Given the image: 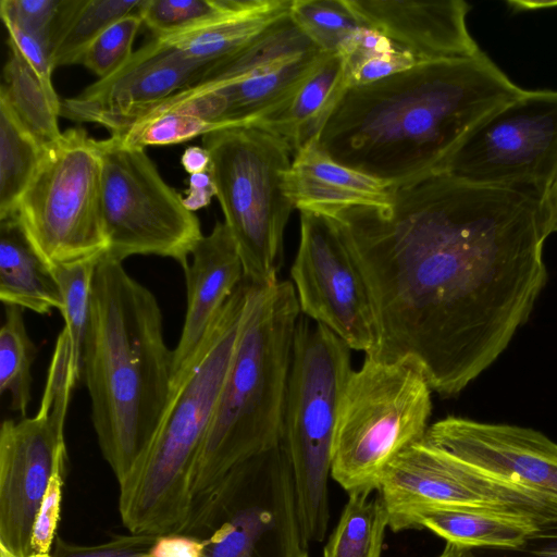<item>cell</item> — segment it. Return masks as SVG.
I'll return each instance as SVG.
<instances>
[{
    "label": "cell",
    "instance_id": "6da1fadb",
    "mask_svg": "<svg viewBox=\"0 0 557 557\" xmlns=\"http://www.w3.org/2000/svg\"><path fill=\"white\" fill-rule=\"evenodd\" d=\"M387 206H350L339 224L368 282L371 355L408 359L433 392L459 394L505 351L547 282L541 202L437 171L391 186Z\"/></svg>",
    "mask_w": 557,
    "mask_h": 557
},
{
    "label": "cell",
    "instance_id": "7a4b0ae2",
    "mask_svg": "<svg viewBox=\"0 0 557 557\" xmlns=\"http://www.w3.org/2000/svg\"><path fill=\"white\" fill-rule=\"evenodd\" d=\"M524 91L484 51L421 62L347 88L317 144L337 163L399 185L441 171L482 120Z\"/></svg>",
    "mask_w": 557,
    "mask_h": 557
},
{
    "label": "cell",
    "instance_id": "3957f363",
    "mask_svg": "<svg viewBox=\"0 0 557 557\" xmlns=\"http://www.w3.org/2000/svg\"><path fill=\"white\" fill-rule=\"evenodd\" d=\"M173 350L150 289L102 257L91 286L83 371L101 454L120 488L140 471L172 393Z\"/></svg>",
    "mask_w": 557,
    "mask_h": 557
},
{
    "label": "cell",
    "instance_id": "277c9868",
    "mask_svg": "<svg viewBox=\"0 0 557 557\" xmlns=\"http://www.w3.org/2000/svg\"><path fill=\"white\" fill-rule=\"evenodd\" d=\"M301 312L290 281L251 290L190 485L196 511L237 465L281 443L294 337Z\"/></svg>",
    "mask_w": 557,
    "mask_h": 557
},
{
    "label": "cell",
    "instance_id": "5b68a950",
    "mask_svg": "<svg viewBox=\"0 0 557 557\" xmlns=\"http://www.w3.org/2000/svg\"><path fill=\"white\" fill-rule=\"evenodd\" d=\"M251 284L244 282L220 310L195 359L173 384L147 458L120 490L119 510L131 533L164 535L184 528L193 473L228 371Z\"/></svg>",
    "mask_w": 557,
    "mask_h": 557
},
{
    "label": "cell",
    "instance_id": "8992f818",
    "mask_svg": "<svg viewBox=\"0 0 557 557\" xmlns=\"http://www.w3.org/2000/svg\"><path fill=\"white\" fill-rule=\"evenodd\" d=\"M350 348L300 314L283 412L281 447L289 462L300 529L309 545L325 539L329 475L343 392L352 371Z\"/></svg>",
    "mask_w": 557,
    "mask_h": 557
},
{
    "label": "cell",
    "instance_id": "52a82bcc",
    "mask_svg": "<svg viewBox=\"0 0 557 557\" xmlns=\"http://www.w3.org/2000/svg\"><path fill=\"white\" fill-rule=\"evenodd\" d=\"M202 147L211 158L215 197L237 245L245 280L260 287L273 285L295 208L284 189L289 148L253 126L213 129L202 136Z\"/></svg>",
    "mask_w": 557,
    "mask_h": 557
},
{
    "label": "cell",
    "instance_id": "ba28073f",
    "mask_svg": "<svg viewBox=\"0 0 557 557\" xmlns=\"http://www.w3.org/2000/svg\"><path fill=\"white\" fill-rule=\"evenodd\" d=\"M432 392L410 360L366 356L361 368L351 371L341 399L332 479L347 493L379 488L389 462L425 436Z\"/></svg>",
    "mask_w": 557,
    "mask_h": 557
},
{
    "label": "cell",
    "instance_id": "9c48e42d",
    "mask_svg": "<svg viewBox=\"0 0 557 557\" xmlns=\"http://www.w3.org/2000/svg\"><path fill=\"white\" fill-rule=\"evenodd\" d=\"M178 533L200 539L202 557H309L281 445L234 467Z\"/></svg>",
    "mask_w": 557,
    "mask_h": 557
},
{
    "label": "cell",
    "instance_id": "30bf717a",
    "mask_svg": "<svg viewBox=\"0 0 557 557\" xmlns=\"http://www.w3.org/2000/svg\"><path fill=\"white\" fill-rule=\"evenodd\" d=\"M16 215L51 268L100 260L108 250L101 211V163L85 128L44 148Z\"/></svg>",
    "mask_w": 557,
    "mask_h": 557
},
{
    "label": "cell",
    "instance_id": "8fae6325",
    "mask_svg": "<svg viewBox=\"0 0 557 557\" xmlns=\"http://www.w3.org/2000/svg\"><path fill=\"white\" fill-rule=\"evenodd\" d=\"M325 54L288 13L233 54L206 66L171 102L212 131L250 126L292 97Z\"/></svg>",
    "mask_w": 557,
    "mask_h": 557
},
{
    "label": "cell",
    "instance_id": "7c38bea8",
    "mask_svg": "<svg viewBox=\"0 0 557 557\" xmlns=\"http://www.w3.org/2000/svg\"><path fill=\"white\" fill-rule=\"evenodd\" d=\"M101 163V211L108 250L123 262L136 255L171 258L183 268L203 236L195 212L160 175L145 149L114 136L96 140Z\"/></svg>",
    "mask_w": 557,
    "mask_h": 557
},
{
    "label": "cell",
    "instance_id": "4fadbf2b",
    "mask_svg": "<svg viewBox=\"0 0 557 557\" xmlns=\"http://www.w3.org/2000/svg\"><path fill=\"white\" fill-rule=\"evenodd\" d=\"M441 171L541 202L557 174V90H525L493 111Z\"/></svg>",
    "mask_w": 557,
    "mask_h": 557
},
{
    "label": "cell",
    "instance_id": "5bb4252c",
    "mask_svg": "<svg viewBox=\"0 0 557 557\" xmlns=\"http://www.w3.org/2000/svg\"><path fill=\"white\" fill-rule=\"evenodd\" d=\"M302 315L327 327L350 349L371 355L379 327L371 292L339 224L300 211V238L290 268Z\"/></svg>",
    "mask_w": 557,
    "mask_h": 557
},
{
    "label": "cell",
    "instance_id": "9a60e30c",
    "mask_svg": "<svg viewBox=\"0 0 557 557\" xmlns=\"http://www.w3.org/2000/svg\"><path fill=\"white\" fill-rule=\"evenodd\" d=\"M380 491L397 533L413 510L431 506L485 507L524 513L556 527L557 512L536 495L478 471L425 437L400 451L384 470Z\"/></svg>",
    "mask_w": 557,
    "mask_h": 557
},
{
    "label": "cell",
    "instance_id": "2e32d148",
    "mask_svg": "<svg viewBox=\"0 0 557 557\" xmlns=\"http://www.w3.org/2000/svg\"><path fill=\"white\" fill-rule=\"evenodd\" d=\"M65 418L44 408L0 429V549L32 550L33 525L52 476L66 470Z\"/></svg>",
    "mask_w": 557,
    "mask_h": 557
},
{
    "label": "cell",
    "instance_id": "e0dca14e",
    "mask_svg": "<svg viewBox=\"0 0 557 557\" xmlns=\"http://www.w3.org/2000/svg\"><path fill=\"white\" fill-rule=\"evenodd\" d=\"M455 458L512 483L557 512V443L524 426L446 417L424 436Z\"/></svg>",
    "mask_w": 557,
    "mask_h": 557
},
{
    "label": "cell",
    "instance_id": "ac0fdd59",
    "mask_svg": "<svg viewBox=\"0 0 557 557\" xmlns=\"http://www.w3.org/2000/svg\"><path fill=\"white\" fill-rule=\"evenodd\" d=\"M205 67L152 37L114 73L61 100V116L111 131L191 86Z\"/></svg>",
    "mask_w": 557,
    "mask_h": 557
},
{
    "label": "cell",
    "instance_id": "d6986e66",
    "mask_svg": "<svg viewBox=\"0 0 557 557\" xmlns=\"http://www.w3.org/2000/svg\"><path fill=\"white\" fill-rule=\"evenodd\" d=\"M362 26L389 38L418 62L473 57L481 52L471 36L462 0H345Z\"/></svg>",
    "mask_w": 557,
    "mask_h": 557
},
{
    "label": "cell",
    "instance_id": "ffe728a7",
    "mask_svg": "<svg viewBox=\"0 0 557 557\" xmlns=\"http://www.w3.org/2000/svg\"><path fill=\"white\" fill-rule=\"evenodd\" d=\"M190 257L191 262L183 268L187 307L173 350L172 386L193 362L215 317L245 280L237 245L225 222L218 221L211 233L199 239Z\"/></svg>",
    "mask_w": 557,
    "mask_h": 557
},
{
    "label": "cell",
    "instance_id": "44dd1931",
    "mask_svg": "<svg viewBox=\"0 0 557 557\" xmlns=\"http://www.w3.org/2000/svg\"><path fill=\"white\" fill-rule=\"evenodd\" d=\"M284 189L299 211L331 214L350 206H387L391 185L342 165L311 140L294 154Z\"/></svg>",
    "mask_w": 557,
    "mask_h": 557
},
{
    "label": "cell",
    "instance_id": "7402d4cb",
    "mask_svg": "<svg viewBox=\"0 0 557 557\" xmlns=\"http://www.w3.org/2000/svg\"><path fill=\"white\" fill-rule=\"evenodd\" d=\"M542 528L524 513L470 506H431L411 511L400 531L428 529L446 542L473 547L520 549Z\"/></svg>",
    "mask_w": 557,
    "mask_h": 557
},
{
    "label": "cell",
    "instance_id": "603a6c76",
    "mask_svg": "<svg viewBox=\"0 0 557 557\" xmlns=\"http://www.w3.org/2000/svg\"><path fill=\"white\" fill-rule=\"evenodd\" d=\"M347 88L341 55L326 53L292 97L250 126L280 138L295 154L318 138Z\"/></svg>",
    "mask_w": 557,
    "mask_h": 557
},
{
    "label": "cell",
    "instance_id": "cb8c5ba5",
    "mask_svg": "<svg viewBox=\"0 0 557 557\" xmlns=\"http://www.w3.org/2000/svg\"><path fill=\"white\" fill-rule=\"evenodd\" d=\"M0 300L39 314L62 308L53 269L36 250L16 214L0 220Z\"/></svg>",
    "mask_w": 557,
    "mask_h": 557
},
{
    "label": "cell",
    "instance_id": "d4e9b609",
    "mask_svg": "<svg viewBox=\"0 0 557 557\" xmlns=\"http://www.w3.org/2000/svg\"><path fill=\"white\" fill-rule=\"evenodd\" d=\"M292 0H246L227 14L187 30L156 37L182 51L196 63L208 66L244 47L271 23L288 14Z\"/></svg>",
    "mask_w": 557,
    "mask_h": 557
},
{
    "label": "cell",
    "instance_id": "484cf974",
    "mask_svg": "<svg viewBox=\"0 0 557 557\" xmlns=\"http://www.w3.org/2000/svg\"><path fill=\"white\" fill-rule=\"evenodd\" d=\"M9 47L11 53L2 71L0 101L45 148L62 135L58 124L61 100L54 88L42 82L24 57Z\"/></svg>",
    "mask_w": 557,
    "mask_h": 557
},
{
    "label": "cell",
    "instance_id": "4316f807",
    "mask_svg": "<svg viewBox=\"0 0 557 557\" xmlns=\"http://www.w3.org/2000/svg\"><path fill=\"white\" fill-rule=\"evenodd\" d=\"M143 0H62L52 37L57 69L81 64L94 40L117 20L139 10Z\"/></svg>",
    "mask_w": 557,
    "mask_h": 557
},
{
    "label": "cell",
    "instance_id": "83f0119b",
    "mask_svg": "<svg viewBox=\"0 0 557 557\" xmlns=\"http://www.w3.org/2000/svg\"><path fill=\"white\" fill-rule=\"evenodd\" d=\"M348 494L323 557H381L389 513L380 488Z\"/></svg>",
    "mask_w": 557,
    "mask_h": 557
},
{
    "label": "cell",
    "instance_id": "f1b7e54d",
    "mask_svg": "<svg viewBox=\"0 0 557 557\" xmlns=\"http://www.w3.org/2000/svg\"><path fill=\"white\" fill-rule=\"evenodd\" d=\"M44 148L0 101V220L16 214Z\"/></svg>",
    "mask_w": 557,
    "mask_h": 557
},
{
    "label": "cell",
    "instance_id": "f546056e",
    "mask_svg": "<svg viewBox=\"0 0 557 557\" xmlns=\"http://www.w3.org/2000/svg\"><path fill=\"white\" fill-rule=\"evenodd\" d=\"M348 88L404 72L420 63L389 38L369 27L358 28L338 51Z\"/></svg>",
    "mask_w": 557,
    "mask_h": 557
},
{
    "label": "cell",
    "instance_id": "4dcf8cb0",
    "mask_svg": "<svg viewBox=\"0 0 557 557\" xmlns=\"http://www.w3.org/2000/svg\"><path fill=\"white\" fill-rule=\"evenodd\" d=\"M23 310L5 306L0 330V392L9 393L10 409L25 418L32 398L36 346L27 333Z\"/></svg>",
    "mask_w": 557,
    "mask_h": 557
},
{
    "label": "cell",
    "instance_id": "1f68e13d",
    "mask_svg": "<svg viewBox=\"0 0 557 557\" xmlns=\"http://www.w3.org/2000/svg\"><path fill=\"white\" fill-rule=\"evenodd\" d=\"M211 131L209 124L184 109L158 107L109 133L128 146L145 149L188 141Z\"/></svg>",
    "mask_w": 557,
    "mask_h": 557
},
{
    "label": "cell",
    "instance_id": "d6a6232c",
    "mask_svg": "<svg viewBox=\"0 0 557 557\" xmlns=\"http://www.w3.org/2000/svg\"><path fill=\"white\" fill-rule=\"evenodd\" d=\"M98 262L99 260H91L52 268L62 296L60 312L65 322L63 329L67 334L73 366L79 377L90 315L91 286Z\"/></svg>",
    "mask_w": 557,
    "mask_h": 557
},
{
    "label": "cell",
    "instance_id": "836d02e7",
    "mask_svg": "<svg viewBox=\"0 0 557 557\" xmlns=\"http://www.w3.org/2000/svg\"><path fill=\"white\" fill-rule=\"evenodd\" d=\"M289 15L326 53H338L344 42L362 27L345 0H292Z\"/></svg>",
    "mask_w": 557,
    "mask_h": 557
},
{
    "label": "cell",
    "instance_id": "e575fe53",
    "mask_svg": "<svg viewBox=\"0 0 557 557\" xmlns=\"http://www.w3.org/2000/svg\"><path fill=\"white\" fill-rule=\"evenodd\" d=\"M246 0H143L139 15L152 37L187 30L238 10Z\"/></svg>",
    "mask_w": 557,
    "mask_h": 557
},
{
    "label": "cell",
    "instance_id": "d590c367",
    "mask_svg": "<svg viewBox=\"0 0 557 557\" xmlns=\"http://www.w3.org/2000/svg\"><path fill=\"white\" fill-rule=\"evenodd\" d=\"M143 25L139 10L106 28L88 47L81 64L104 78L119 70L134 53L133 42Z\"/></svg>",
    "mask_w": 557,
    "mask_h": 557
},
{
    "label": "cell",
    "instance_id": "8d00e7d4",
    "mask_svg": "<svg viewBox=\"0 0 557 557\" xmlns=\"http://www.w3.org/2000/svg\"><path fill=\"white\" fill-rule=\"evenodd\" d=\"M62 0H1L4 25H15L48 38L52 46L55 21Z\"/></svg>",
    "mask_w": 557,
    "mask_h": 557
},
{
    "label": "cell",
    "instance_id": "74e56055",
    "mask_svg": "<svg viewBox=\"0 0 557 557\" xmlns=\"http://www.w3.org/2000/svg\"><path fill=\"white\" fill-rule=\"evenodd\" d=\"M158 536L131 533L92 546L74 545L55 537L50 557H151Z\"/></svg>",
    "mask_w": 557,
    "mask_h": 557
},
{
    "label": "cell",
    "instance_id": "f35d334b",
    "mask_svg": "<svg viewBox=\"0 0 557 557\" xmlns=\"http://www.w3.org/2000/svg\"><path fill=\"white\" fill-rule=\"evenodd\" d=\"M65 474L66 470H63L52 476L38 509L32 531V550L35 555H49L52 549L60 520Z\"/></svg>",
    "mask_w": 557,
    "mask_h": 557
},
{
    "label": "cell",
    "instance_id": "ab89813d",
    "mask_svg": "<svg viewBox=\"0 0 557 557\" xmlns=\"http://www.w3.org/2000/svg\"><path fill=\"white\" fill-rule=\"evenodd\" d=\"M203 543L200 539L184 534L159 535L151 549V557H202Z\"/></svg>",
    "mask_w": 557,
    "mask_h": 557
},
{
    "label": "cell",
    "instance_id": "60d3db41",
    "mask_svg": "<svg viewBox=\"0 0 557 557\" xmlns=\"http://www.w3.org/2000/svg\"><path fill=\"white\" fill-rule=\"evenodd\" d=\"M188 188L183 197L184 207L195 212L210 205L216 196V189L212 174L209 171L190 174L187 178Z\"/></svg>",
    "mask_w": 557,
    "mask_h": 557
},
{
    "label": "cell",
    "instance_id": "b9f144b4",
    "mask_svg": "<svg viewBox=\"0 0 557 557\" xmlns=\"http://www.w3.org/2000/svg\"><path fill=\"white\" fill-rule=\"evenodd\" d=\"M520 549V557H557V525L542 527Z\"/></svg>",
    "mask_w": 557,
    "mask_h": 557
},
{
    "label": "cell",
    "instance_id": "7bdbcfd3",
    "mask_svg": "<svg viewBox=\"0 0 557 557\" xmlns=\"http://www.w3.org/2000/svg\"><path fill=\"white\" fill-rule=\"evenodd\" d=\"M181 164L189 175L201 173L210 170L211 158L205 147L189 146L181 156Z\"/></svg>",
    "mask_w": 557,
    "mask_h": 557
},
{
    "label": "cell",
    "instance_id": "ee69618b",
    "mask_svg": "<svg viewBox=\"0 0 557 557\" xmlns=\"http://www.w3.org/2000/svg\"><path fill=\"white\" fill-rule=\"evenodd\" d=\"M541 206L550 234L557 232V174L541 201Z\"/></svg>",
    "mask_w": 557,
    "mask_h": 557
},
{
    "label": "cell",
    "instance_id": "f6af8a7d",
    "mask_svg": "<svg viewBox=\"0 0 557 557\" xmlns=\"http://www.w3.org/2000/svg\"><path fill=\"white\" fill-rule=\"evenodd\" d=\"M437 557H476L472 548L446 542L443 552Z\"/></svg>",
    "mask_w": 557,
    "mask_h": 557
},
{
    "label": "cell",
    "instance_id": "bcb514c9",
    "mask_svg": "<svg viewBox=\"0 0 557 557\" xmlns=\"http://www.w3.org/2000/svg\"><path fill=\"white\" fill-rule=\"evenodd\" d=\"M0 557H16L14 555H11L2 549H0ZM27 557H50V554L49 555H30V556H27Z\"/></svg>",
    "mask_w": 557,
    "mask_h": 557
}]
</instances>
